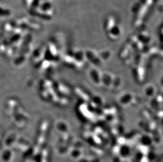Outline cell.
<instances>
[{
	"label": "cell",
	"instance_id": "cell-1",
	"mask_svg": "<svg viewBox=\"0 0 163 162\" xmlns=\"http://www.w3.org/2000/svg\"><path fill=\"white\" fill-rule=\"evenodd\" d=\"M106 34L113 41L118 40L123 35V29L118 18L113 15L107 16L103 23Z\"/></svg>",
	"mask_w": 163,
	"mask_h": 162
}]
</instances>
